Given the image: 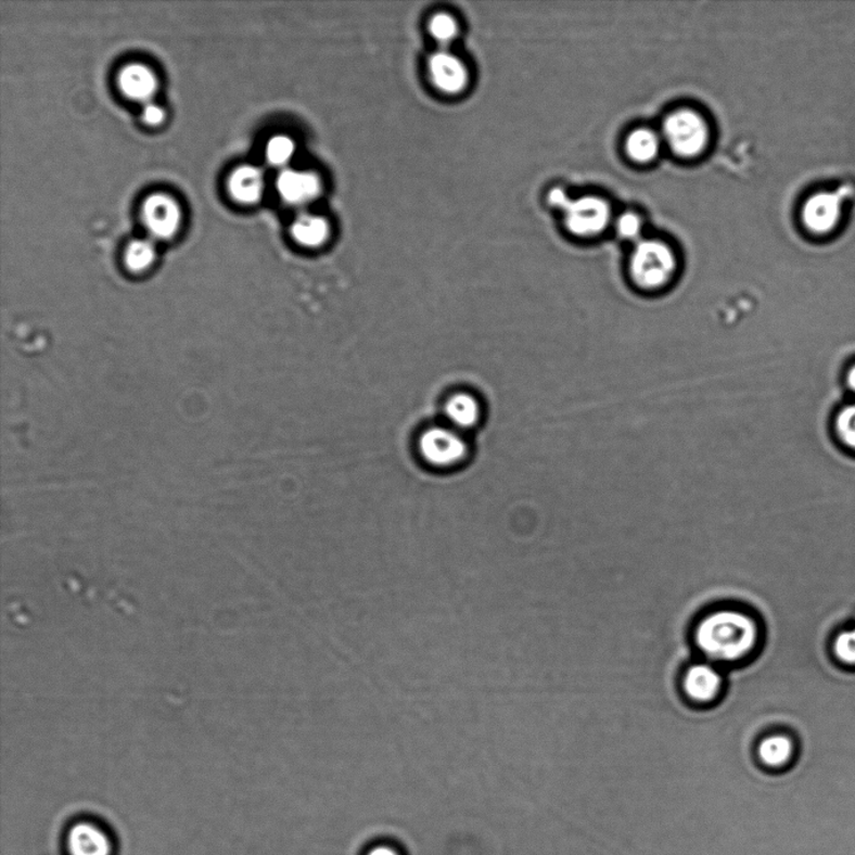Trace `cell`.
<instances>
[{"label":"cell","mask_w":855,"mask_h":855,"mask_svg":"<svg viewBox=\"0 0 855 855\" xmlns=\"http://www.w3.org/2000/svg\"><path fill=\"white\" fill-rule=\"evenodd\" d=\"M447 425L465 434L483 419V406L474 394L461 391L447 398L444 406Z\"/></svg>","instance_id":"obj_10"},{"label":"cell","mask_w":855,"mask_h":855,"mask_svg":"<svg viewBox=\"0 0 855 855\" xmlns=\"http://www.w3.org/2000/svg\"><path fill=\"white\" fill-rule=\"evenodd\" d=\"M144 222L159 239L173 238L181 222L177 203L165 194L152 195L143 208Z\"/></svg>","instance_id":"obj_9"},{"label":"cell","mask_w":855,"mask_h":855,"mask_svg":"<svg viewBox=\"0 0 855 855\" xmlns=\"http://www.w3.org/2000/svg\"><path fill=\"white\" fill-rule=\"evenodd\" d=\"M277 190L290 205L304 206L319 197L321 179L309 170L286 169L277 179Z\"/></svg>","instance_id":"obj_8"},{"label":"cell","mask_w":855,"mask_h":855,"mask_svg":"<svg viewBox=\"0 0 855 855\" xmlns=\"http://www.w3.org/2000/svg\"><path fill=\"white\" fill-rule=\"evenodd\" d=\"M370 855H396V853L388 848H378L372 851Z\"/></svg>","instance_id":"obj_25"},{"label":"cell","mask_w":855,"mask_h":855,"mask_svg":"<svg viewBox=\"0 0 855 855\" xmlns=\"http://www.w3.org/2000/svg\"><path fill=\"white\" fill-rule=\"evenodd\" d=\"M427 73L431 84L437 91L447 95L460 94L469 85V71L465 63L445 49L430 56Z\"/></svg>","instance_id":"obj_6"},{"label":"cell","mask_w":855,"mask_h":855,"mask_svg":"<svg viewBox=\"0 0 855 855\" xmlns=\"http://www.w3.org/2000/svg\"><path fill=\"white\" fill-rule=\"evenodd\" d=\"M296 152L295 142L288 136H276L267 144V159L273 166L282 167L288 165Z\"/></svg>","instance_id":"obj_20"},{"label":"cell","mask_w":855,"mask_h":855,"mask_svg":"<svg viewBox=\"0 0 855 855\" xmlns=\"http://www.w3.org/2000/svg\"><path fill=\"white\" fill-rule=\"evenodd\" d=\"M641 230V221L637 215L625 214L617 221V232L624 239H637Z\"/></svg>","instance_id":"obj_23"},{"label":"cell","mask_w":855,"mask_h":855,"mask_svg":"<svg viewBox=\"0 0 855 855\" xmlns=\"http://www.w3.org/2000/svg\"><path fill=\"white\" fill-rule=\"evenodd\" d=\"M834 654L844 664L855 665V630L838 635L834 642Z\"/></svg>","instance_id":"obj_22"},{"label":"cell","mask_w":855,"mask_h":855,"mask_svg":"<svg viewBox=\"0 0 855 855\" xmlns=\"http://www.w3.org/2000/svg\"><path fill=\"white\" fill-rule=\"evenodd\" d=\"M758 639L753 618L736 610H723L700 622L697 645L712 661L731 663L746 656Z\"/></svg>","instance_id":"obj_1"},{"label":"cell","mask_w":855,"mask_h":855,"mask_svg":"<svg viewBox=\"0 0 855 855\" xmlns=\"http://www.w3.org/2000/svg\"><path fill=\"white\" fill-rule=\"evenodd\" d=\"M678 260L665 243L641 241L629 260V279L645 295H659L669 289L677 276Z\"/></svg>","instance_id":"obj_2"},{"label":"cell","mask_w":855,"mask_h":855,"mask_svg":"<svg viewBox=\"0 0 855 855\" xmlns=\"http://www.w3.org/2000/svg\"><path fill=\"white\" fill-rule=\"evenodd\" d=\"M837 430L842 442L855 450V404L844 407L838 414Z\"/></svg>","instance_id":"obj_21"},{"label":"cell","mask_w":855,"mask_h":855,"mask_svg":"<svg viewBox=\"0 0 855 855\" xmlns=\"http://www.w3.org/2000/svg\"><path fill=\"white\" fill-rule=\"evenodd\" d=\"M661 150V141L653 130L638 129L633 132L626 141V151L629 156L637 162H649L658 156Z\"/></svg>","instance_id":"obj_16"},{"label":"cell","mask_w":855,"mask_h":855,"mask_svg":"<svg viewBox=\"0 0 855 855\" xmlns=\"http://www.w3.org/2000/svg\"><path fill=\"white\" fill-rule=\"evenodd\" d=\"M664 136L671 149L681 157H694L705 149L710 129L700 114L684 110L672 113L664 122Z\"/></svg>","instance_id":"obj_5"},{"label":"cell","mask_w":855,"mask_h":855,"mask_svg":"<svg viewBox=\"0 0 855 855\" xmlns=\"http://www.w3.org/2000/svg\"><path fill=\"white\" fill-rule=\"evenodd\" d=\"M419 451L423 461L437 470H450L468 459L470 446L465 435L446 426H434L423 431L419 439Z\"/></svg>","instance_id":"obj_3"},{"label":"cell","mask_w":855,"mask_h":855,"mask_svg":"<svg viewBox=\"0 0 855 855\" xmlns=\"http://www.w3.org/2000/svg\"><path fill=\"white\" fill-rule=\"evenodd\" d=\"M292 235L301 246L319 248L330 238L328 219L317 215H301L292 225Z\"/></svg>","instance_id":"obj_14"},{"label":"cell","mask_w":855,"mask_h":855,"mask_svg":"<svg viewBox=\"0 0 855 855\" xmlns=\"http://www.w3.org/2000/svg\"><path fill=\"white\" fill-rule=\"evenodd\" d=\"M119 85L122 91L132 100L146 101L156 92L157 80L144 65L132 64L120 73Z\"/></svg>","instance_id":"obj_13"},{"label":"cell","mask_w":855,"mask_h":855,"mask_svg":"<svg viewBox=\"0 0 855 855\" xmlns=\"http://www.w3.org/2000/svg\"><path fill=\"white\" fill-rule=\"evenodd\" d=\"M760 758L768 767H781L792 758L793 743L786 736L765 738L758 749Z\"/></svg>","instance_id":"obj_17"},{"label":"cell","mask_w":855,"mask_h":855,"mask_svg":"<svg viewBox=\"0 0 855 855\" xmlns=\"http://www.w3.org/2000/svg\"><path fill=\"white\" fill-rule=\"evenodd\" d=\"M430 35L442 46H449L459 35V24L449 13H437L429 22Z\"/></svg>","instance_id":"obj_18"},{"label":"cell","mask_w":855,"mask_h":855,"mask_svg":"<svg viewBox=\"0 0 855 855\" xmlns=\"http://www.w3.org/2000/svg\"><path fill=\"white\" fill-rule=\"evenodd\" d=\"M69 850L72 855H110L111 843L101 829L80 824L71 830Z\"/></svg>","instance_id":"obj_12"},{"label":"cell","mask_w":855,"mask_h":855,"mask_svg":"<svg viewBox=\"0 0 855 855\" xmlns=\"http://www.w3.org/2000/svg\"><path fill=\"white\" fill-rule=\"evenodd\" d=\"M156 257V250L149 241H135L126 252V264L130 271L143 272Z\"/></svg>","instance_id":"obj_19"},{"label":"cell","mask_w":855,"mask_h":855,"mask_svg":"<svg viewBox=\"0 0 855 855\" xmlns=\"http://www.w3.org/2000/svg\"><path fill=\"white\" fill-rule=\"evenodd\" d=\"M549 202L552 206L564 209L565 224L576 235H588L600 233L609 224L610 207L604 200L599 197H583L572 201L567 199L564 190L553 189L549 193Z\"/></svg>","instance_id":"obj_4"},{"label":"cell","mask_w":855,"mask_h":855,"mask_svg":"<svg viewBox=\"0 0 855 855\" xmlns=\"http://www.w3.org/2000/svg\"><path fill=\"white\" fill-rule=\"evenodd\" d=\"M848 385L855 393V366L848 374Z\"/></svg>","instance_id":"obj_26"},{"label":"cell","mask_w":855,"mask_h":855,"mask_svg":"<svg viewBox=\"0 0 855 855\" xmlns=\"http://www.w3.org/2000/svg\"><path fill=\"white\" fill-rule=\"evenodd\" d=\"M842 197L838 193H818L805 203L803 222L814 233L833 230L842 216Z\"/></svg>","instance_id":"obj_7"},{"label":"cell","mask_w":855,"mask_h":855,"mask_svg":"<svg viewBox=\"0 0 855 855\" xmlns=\"http://www.w3.org/2000/svg\"><path fill=\"white\" fill-rule=\"evenodd\" d=\"M722 684L719 672L707 664L691 666L684 678V689L688 697L698 703L712 702L719 694Z\"/></svg>","instance_id":"obj_11"},{"label":"cell","mask_w":855,"mask_h":855,"mask_svg":"<svg viewBox=\"0 0 855 855\" xmlns=\"http://www.w3.org/2000/svg\"><path fill=\"white\" fill-rule=\"evenodd\" d=\"M143 118L151 126L161 125L165 119V112L156 104H149L144 109Z\"/></svg>","instance_id":"obj_24"},{"label":"cell","mask_w":855,"mask_h":855,"mask_svg":"<svg viewBox=\"0 0 855 855\" xmlns=\"http://www.w3.org/2000/svg\"><path fill=\"white\" fill-rule=\"evenodd\" d=\"M264 190V178L254 167H242L233 174L230 191L233 197L242 203H255Z\"/></svg>","instance_id":"obj_15"}]
</instances>
